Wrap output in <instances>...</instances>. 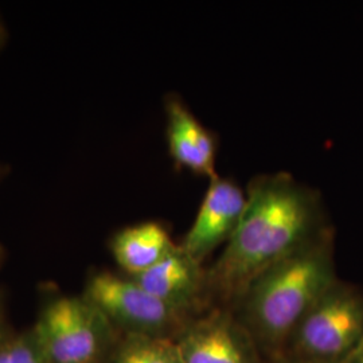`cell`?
I'll return each mask as SVG.
<instances>
[{"label": "cell", "instance_id": "obj_8", "mask_svg": "<svg viewBox=\"0 0 363 363\" xmlns=\"http://www.w3.org/2000/svg\"><path fill=\"white\" fill-rule=\"evenodd\" d=\"M132 279L169 307L193 318L210 303L203 264L191 259L179 245L152 268Z\"/></svg>", "mask_w": 363, "mask_h": 363}, {"label": "cell", "instance_id": "obj_6", "mask_svg": "<svg viewBox=\"0 0 363 363\" xmlns=\"http://www.w3.org/2000/svg\"><path fill=\"white\" fill-rule=\"evenodd\" d=\"M175 343L183 363H262L256 340L228 307L195 316Z\"/></svg>", "mask_w": 363, "mask_h": 363}, {"label": "cell", "instance_id": "obj_10", "mask_svg": "<svg viewBox=\"0 0 363 363\" xmlns=\"http://www.w3.org/2000/svg\"><path fill=\"white\" fill-rule=\"evenodd\" d=\"M177 247L164 225L156 220L120 229L109 241L113 259L130 277L148 271Z\"/></svg>", "mask_w": 363, "mask_h": 363}, {"label": "cell", "instance_id": "obj_4", "mask_svg": "<svg viewBox=\"0 0 363 363\" xmlns=\"http://www.w3.org/2000/svg\"><path fill=\"white\" fill-rule=\"evenodd\" d=\"M82 296L125 335L177 339L193 316L151 295L130 276L109 271L91 273Z\"/></svg>", "mask_w": 363, "mask_h": 363}, {"label": "cell", "instance_id": "obj_12", "mask_svg": "<svg viewBox=\"0 0 363 363\" xmlns=\"http://www.w3.org/2000/svg\"><path fill=\"white\" fill-rule=\"evenodd\" d=\"M0 363H49L34 331L0 343Z\"/></svg>", "mask_w": 363, "mask_h": 363}, {"label": "cell", "instance_id": "obj_15", "mask_svg": "<svg viewBox=\"0 0 363 363\" xmlns=\"http://www.w3.org/2000/svg\"><path fill=\"white\" fill-rule=\"evenodd\" d=\"M268 363H301L298 361H295L292 358H288L286 355H277V357H273L271 359H268Z\"/></svg>", "mask_w": 363, "mask_h": 363}, {"label": "cell", "instance_id": "obj_1", "mask_svg": "<svg viewBox=\"0 0 363 363\" xmlns=\"http://www.w3.org/2000/svg\"><path fill=\"white\" fill-rule=\"evenodd\" d=\"M327 229L316 190L286 172L253 178L237 230L206 269L210 301L233 307L259 274Z\"/></svg>", "mask_w": 363, "mask_h": 363}, {"label": "cell", "instance_id": "obj_7", "mask_svg": "<svg viewBox=\"0 0 363 363\" xmlns=\"http://www.w3.org/2000/svg\"><path fill=\"white\" fill-rule=\"evenodd\" d=\"M247 208V193L233 179L214 177L196 213L194 222L179 247L196 262L228 244Z\"/></svg>", "mask_w": 363, "mask_h": 363}, {"label": "cell", "instance_id": "obj_17", "mask_svg": "<svg viewBox=\"0 0 363 363\" xmlns=\"http://www.w3.org/2000/svg\"><path fill=\"white\" fill-rule=\"evenodd\" d=\"M3 320H4V316H3V306H1V301H0V333H1V328H3Z\"/></svg>", "mask_w": 363, "mask_h": 363}, {"label": "cell", "instance_id": "obj_9", "mask_svg": "<svg viewBox=\"0 0 363 363\" xmlns=\"http://www.w3.org/2000/svg\"><path fill=\"white\" fill-rule=\"evenodd\" d=\"M164 112L167 147L175 166L208 179L217 177L216 133L206 128L175 93L164 97Z\"/></svg>", "mask_w": 363, "mask_h": 363}, {"label": "cell", "instance_id": "obj_2", "mask_svg": "<svg viewBox=\"0 0 363 363\" xmlns=\"http://www.w3.org/2000/svg\"><path fill=\"white\" fill-rule=\"evenodd\" d=\"M337 280L330 228L259 274L230 308L271 359Z\"/></svg>", "mask_w": 363, "mask_h": 363}, {"label": "cell", "instance_id": "obj_11", "mask_svg": "<svg viewBox=\"0 0 363 363\" xmlns=\"http://www.w3.org/2000/svg\"><path fill=\"white\" fill-rule=\"evenodd\" d=\"M111 363H183L178 346L169 337L125 335Z\"/></svg>", "mask_w": 363, "mask_h": 363}, {"label": "cell", "instance_id": "obj_13", "mask_svg": "<svg viewBox=\"0 0 363 363\" xmlns=\"http://www.w3.org/2000/svg\"><path fill=\"white\" fill-rule=\"evenodd\" d=\"M346 363H363V342L362 345L358 347V350L351 355Z\"/></svg>", "mask_w": 363, "mask_h": 363}, {"label": "cell", "instance_id": "obj_16", "mask_svg": "<svg viewBox=\"0 0 363 363\" xmlns=\"http://www.w3.org/2000/svg\"><path fill=\"white\" fill-rule=\"evenodd\" d=\"M7 172H9V167L4 166V164H0V181L7 175ZM3 256H4V250H3V247L0 244V262L3 259Z\"/></svg>", "mask_w": 363, "mask_h": 363}, {"label": "cell", "instance_id": "obj_3", "mask_svg": "<svg viewBox=\"0 0 363 363\" xmlns=\"http://www.w3.org/2000/svg\"><path fill=\"white\" fill-rule=\"evenodd\" d=\"M363 342V292L337 281L288 339L280 355L301 363H346Z\"/></svg>", "mask_w": 363, "mask_h": 363}, {"label": "cell", "instance_id": "obj_14", "mask_svg": "<svg viewBox=\"0 0 363 363\" xmlns=\"http://www.w3.org/2000/svg\"><path fill=\"white\" fill-rule=\"evenodd\" d=\"M7 37H9L7 28H6V25H4V22H3L1 16H0V50L4 48V45H6V42H7Z\"/></svg>", "mask_w": 363, "mask_h": 363}, {"label": "cell", "instance_id": "obj_5", "mask_svg": "<svg viewBox=\"0 0 363 363\" xmlns=\"http://www.w3.org/2000/svg\"><path fill=\"white\" fill-rule=\"evenodd\" d=\"M111 330L101 312L82 295H52L33 328L49 363L99 362Z\"/></svg>", "mask_w": 363, "mask_h": 363}]
</instances>
